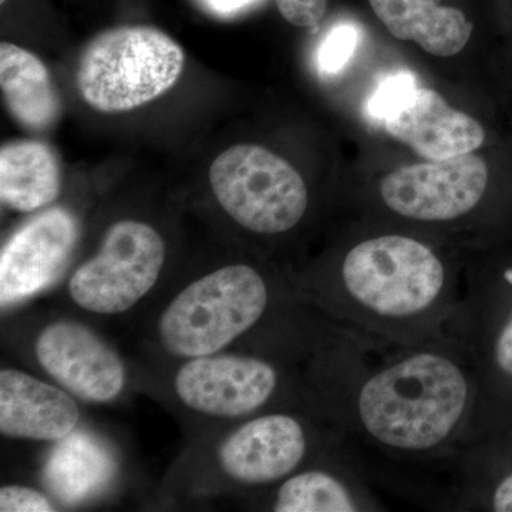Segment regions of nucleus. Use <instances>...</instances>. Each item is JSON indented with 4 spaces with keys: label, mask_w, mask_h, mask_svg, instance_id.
<instances>
[{
    "label": "nucleus",
    "mask_w": 512,
    "mask_h": 512,
    "mask_svg": "<svg viewBox=\"0 0 512 512\" xmlns=\"http://www.w3.org/2000/svg\"><path fill=\"white\" fill-rule=\"evenodd\" d=\"M333 423L350 453L450 470L474 441L476 372L463 349L441 335L419 345H375L339 332Z\"/></svg>",
    "instance_id": "nucleus-1"
},
{
    "label": "nucleus",
    "mask_w": 512,
    "mask_h": 512,
    "mask_svg": "<svg viewBox=\"0 0 512 512\" xmlns=\"http://www.w3.org/2000/svg\"><path fill=\"white\" fill-rule=\"evenodd\" d=\"M461 288L426 242L382 234L349 248L333 284L316 293L343 332L375 345L412 346L444 335Z\"/></svg>",
    "instance_id": "nucleus-2"
},
{
    "label": "nucleus",
    "mask_w": 512,
    "mask_h": 512,
    "mask_svg": "<svg viewBox=\"0 0 512 512\" xmlns=\"http://www.w3.org/2000/svg\"><path fill=\"white\" fill-rule=\"evenodd\" d=\"M269 305L271 288L258 269L224 266L175 296L158 322V336L171 355H215L258 325Z\"/></svg>",
    "instance_id": "nucleus-3"
},
{
    "label": "nucleus",
    "mask_w": 512,
    "mask_h": 512,
    "mask_svg": "<svg viewBox=\"0 0 512 512\" xmlns=\"http://www.w3.org/2000/svg\"><path fill=\"white\" fill-rule=\"evenodd\" d=\"M185 66L181 46L150 26H121L100 33L84 49L77 89L92 109L123 113L167 93Z\"/></svg>",
    "instance_id": "nucleus-4"
},
{
    "label": "nucleus",
    "mask_w": 512,
    "mask_h": 512,
    "mask_svg": "<svg viewBox=\"0 0 512 512\" xmlns=\"http://www.w3.org/2000/svg\"><path fill=\"white\" fill-rule=\"evenodd\" d=\"M210 184L222 210L254 234H284L308 211L309 192L301 174L254 144L222 151L211 164Z\"/></svg>",
    "instance_id": "nucleus-5"
},
{
    "label": "nucleus",
    "mask_w": 512,
    "mask_h": 512,
    "mask_svg": "<svg viewBox=\"0 0 512 512\" xmlns=\"http://www.w3.org/2000/svg\"><path fill=\"white\" fill-rule=\"evenodd\" d=\"M164 262L165 244L157 229L141 221L116 222L99 252L70 278V298L87 312H126L157 284Z\"/></svg>",
    "instance_id": "nucleus-6"
},
{
    "label": "nucleus",
    "mask_w": 512,
    "mask_h": 512,
    "mask_svg": "<svg viewBox=\"0 0 512 512\" xmlns=\"http://www.w3.org/2000/svg\"><path fill=\"white\" fill-rule=\"evenodd\" d=\"M487 185V164L468 153L397 168L383 178L379 191L383 204L399 217L443 224L476 210Z\"/></svg>",
    "instance_id": "nucleus-7"
},
{
    "label": "nucleus",
    "mask_w": 512,
    "mask_h": 512,
    "mask_svg": "<svg viewBox=\"0 0 512 512\" xmlns=\"http://www.w3.org/2000/svg\"><path fill=\"white\" fill-rule=\"evenodd\" d=\"M281 386V373L255 356L208 355L184 363L175 376L177 396L194 412L238 419L261 410Z\"/></svg>",
    "instance_id": "nucleus-8"
},
{
    "label": "nucleus",
    "mask_w": 512,
    "mask_h": 512,
    "mask_svg": "<svg viewBox=\"0 0 512 512\" xmlns=\"http://www.w3.org/2000/svg\"><path fill=\"white\" fill-rule=\"evenodd\" d=\"M35 352L60 386L86 402L109 403L123 392L126 369L120 357L80 323L46 326L37 336Z\"/></svg>",
    "instance_id": "nucleus-9"
},
{
    "label": "nucleus",
    "mask_w": 512,
    "mask_h": 512,
    "mask_svg": "<svg viewBox=\"0 0 512 512\" xmlns=\"http://www.w3.org/2000/svg\"><path fill=\"white\" fill-rule=\"evenodd\" d=\"M79 237L72 212L53 208L20 227L0 254L3 308L45 289L69 261Z\"/></svg>",
    "instance_id": "nucleus-10"
},
{
    "label": "nucleus",
    "mask_w": 512,
    "mask_h": 512,
    "mask_svg": "<svg viewBox=\"0 0 512 512\" xmlns=\"http://www.w3.org/2000/svg\"><path fill=\"white\" fill-rule=\"evenodd\" d=\"M308 451V431L298 417L268 413L229 434L218 450V463L239 484L268 485L296 473Z\"/></svg>",
    "instance_id": "nucleus-11"
},
{
    "label": "nucleus",
    "mask_w": 512,
    "mask_h": 512,
    "mask_svg": "<svg viewBox=\"0 0 512 512\" xmlns=\"http://www.w3.org/2000/svg\"><path fill=\"white\" fill-rule=\"evenodd\" d=\"M383 123L390 136L431 161L473 153L485 140L484 128L476 119L453 109L434 90L421 87Z\"/></svg>",
    "instance_id": "nucleus-12"
},
{
    "label": "nucleus",
    "mask_w": 512,
    "mask_h": 512,
    "mask_svg": "<svg viewBox=\"0 0 512 512\" xmlns=\"http://www.w3.org/2000/svg\"><path fill=\"white\" fill-rule=\"evenodd\" d=\"M80 419L76 402L59 387L22 370L0 372V433L10 439L59 441Z\"/></svg>",
    "instance_id": "nucleus-13"
},
{
    "label": "nucleus",
    "mask_w": 512,
    "mask_h": 512,
    "mask_svg": "<svg viewBox=\"0 0 512 512\" xmlns=\"http://www.w3.org/2000/svg\"><path fill=\"white\" fill-rule=\"evenodd\" d=\"M366 471L352 453L330 467L311 468L285 478L272 503L276 512H359L380 510Z\"/></svg>",
    "instance_id": "nucleus-14"
},
{
    "label": "nucleus",
    "mask_w": 512,
    "mask_h": 512,
    "mask_svg": "<svg viewBox=\"0 0 512 512\" xmlns=\"http://www.w3.org/2000/svg\"><path fill=\"white\" fill-rule=\"evenodd\" d=\"M384 28L437 57H451L467 46L473 25L456 8L437 0H369Z\"/></svg>",
    "instance_id": "nucleus-15"
},
{
    "label": "nucleus",
    "mask_w": 512,
    "mask_h": 512,
    "mask_svg": "<svg viewBox=\"0 0 512 512\" xmlns=\"http://www.w3.org/2000/svg\"><path fill=\"white\" fill-rule=\"evenodd\" d=\"M0 87L10 116L28 130H47L62 114V100L45 63L9 42L0 45Z\"/></svg>",
    "instance_id": "nucleus-16"
},
{
    "label": "nucleus",
    "mask_w": 512,
    "mask_h": 512,
    "mask_svg": "<svg viewBox=\"0 0 512 512\" xmlns=\"http://www.w3.org/2000/svg\"><path fill=\"white\" fill-rule=\"evenodd\" d=\"M62 190L55 151L40 141H12L0 150V198L10 210L33 212L52 204Z\"/></svg>",
    "instance_id": "nucleus-17"
},
{
    "label": "nucleus",
    "mask_w": 512,
    "mask_h": 512,
    "mask_svg": "<svg viewBox=\"0 0 512 512\" xmlns=\"http://www.w3.org/2000/svg\"><path fill=\"white\" fill-rule=\"evenodd\" d=\"M113 458L99 440L86 433H72L50 454L45 478L50 490L67 504L84 500L110 480Z\"/></svg>",
    "instance_id": "nucleus-18"
},
{
    "label": "nucleus",
    "mask_w": 512,
    "mask_h": 512,
    "mask_svg": "<svg viewBox=\"0 0 512 512\" xmlns=\"http://www.w3.org/2000/svg\"><path fill=\"white\" fill-rule=\"evenodd\" d=\"M474 367L476 377L490 365L498 376L512 382V308L503 322L498 323L493 336L463 349Z\"/></svg>",
    "instance_id": "nucleus-19"
},
{
    "label": "nucleus",
    "mask_w": 512,
    "mask_h": 512,
    "mask_svg": "<svg viewBox=\"0 0 512 512\" xmlns=\"http://www.w3.org/2000/svg\"><path fill=\"white\" fill-rule=\"evenodd\" d=\"M417 89L412 73L397 72L384 77L367 104L370 116L382 121L389 119L409 103Z\"/></svg>",
    "instance_id": "nucleus-20"
},
{
    "label": "nucleus",
    "mask_w": 512,
    "mask_h": 512,
    "mask_svg": "<svg viewBox=\"0 0 512 512\" xmlns=\"http://www.w3.org/2000/svg\"><path fill=\"white\" fill-rule=\"evenodd\" d=\"M359 30L353 25L335 26L320 43L316 63L323 74L339 73L355 53Z\"/></svg>",
    "instance_id": "nucleus-21"
},
{
    "label": "nucleus",
    "mask_w": 512,
    "mask_h": 512,
    "mask_svg": "<svg viewBox=\"0 0 512 512\" xmlns=\"http://www.w3.org/2000/svg\"><path fill=\"white\" fill-rule=\"evenodd\" d=\"M0 511L2 512H50L55 507L49 498L39 491L23 485H5L0 488Z\"/></svg>",
    "instance_id": "nucleus-22"
},
{
    "label": "nucleus",
    "mask_w": 512,
    "mask_h": 512,
    "mask_svg": "<svg viewBox=\"0 0 512 512\" xmlns=\"http://www.w3.org/2000/svg\"><path fill=\"white\" fill-rule=\"evenodd\" d=\"M286 22L298 28H313L326 12L328 0H275Z\"/></svg>",
    "instance_id": "nucleus-23"
},
{
    "label": "nucleus",
    "mask_w": 512,
    "mask_h": 512,
    "mask_svg": "<svg viewBox=\"0 0 512 512\" xmlns=\"http://www.w3.org/2000/svg\"><path fill=\"white\" fill-rule=\"evenodd\" d=\"M488 505L497 512H512V470L495 483Z\"/></svg>",
    "instance_id": "nucleus-24"
},
{
    "label": "nucleus",
    "mask_w": 512,
    "mask_h": 512,
    "mask_svg": "<svg viewBox=\"0 0 512 512\" xmlns=\"http://www.w3.org/2000/svg\"><path fill=\"white\" fill-rule=\"evenodd\" d=\"M214 2H217V5H220L221 8L224 6V9H235L241 8V6L251 2V0H214Z\"/></svg>",
    "instance_id": "nucleus-25"
},
{
    "label": "nucleus",
    "mask_w": 512,
    "mask_h": 512,
    "mask_svg": "<svg viewBox=\"0 0 512 512\" xmlns=\"http://www.w3.org/2000/svg\"><path fill=\"white\" fill-rule=\"evenodd\" d=\"M5 2H6V0H0V3H2V5H3V3H5Z\"/></svg>",
    "instance_id": "nucleus-26"
}]
</instances>
